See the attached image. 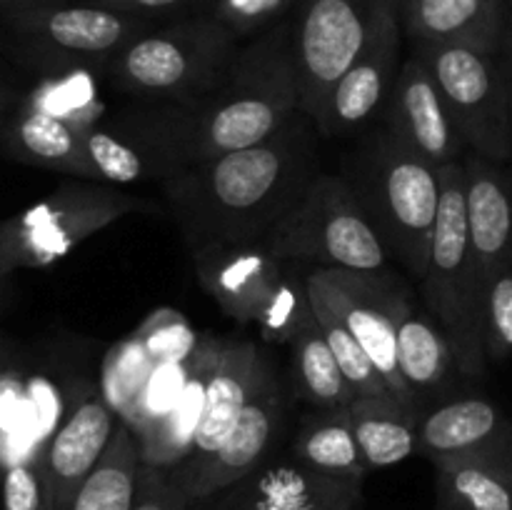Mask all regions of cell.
<instances>
[{"instance_id":"obj_1","label":"cell","mask_w":512,"mask_h":510,"mask_svg":"<svg viewBox=\"0 0 512 510\" xmlns=\"http://www.w3.org/2000/svg\"><path fill=\"white\" fill-rule=\"evenodd\" d=\"M320 133L298 113L253 148L190 165L163 180L168 213L190 253L260 243L320 173Z\"/></svg>"},{"instance_id":"obj_2","label":"cell","mask_w":512,"mask_h":510,"mask_svg":"<svg viewBox=\"0 0 512 510\" xmlns=\"http://www.w3.org/2000/svg\"><path fill=\"white\" fill-rule=\"evenodd\" d=\"M165 108L185 168L273 138L300 113L290 18L240 43L213 93Z\"/></svg>"},{"instance_id":"obj_3","label":"cell","mask_w":512,"mask_h":510,"mask_svg":"<svg viewBox=\"0 0 512 510\" xmlns=\"http://www.w3.org/2000/svg\"><path fill=\"white\" fill-rule=\"evenodd\" d=\"M340 160V175L390 258L423 278L440 210V168L393 138L383 125H368Z\"/></svg>"},{"instance_id":"obj_4","label":"cell","mask_w":512,"mask_h":510,"mask_svg":"<svg viewBox=\"0 0 512 510\" xmlns=\"http://www.w3.org/2000/svg\"><path fill=\"white\" fill-rule=\"evenodd\" d=\"M238 48L210 15H185L130 40L108 60L103 78L143 103H193L223 83Z\"/></svg>"},{"instance_id":"obj_5","label":"cell","mask_w":512,"mask_h":510,"mask_svg":"<svg viewBox=\"0 0 512 510\" xmlns=\"http://www.w3.org/2000/svg\"><path fill=\"white\" fill-rule=\"evenodd\" d=\"M440 210L430 243L428 268L420 278L423 300L430 318L438 323L453 350L455 365L463 375L485 373L488 355L483 338L485 283L475 265L465 215L463 163L440 168Z\"/></svg>"},{"instance_id":"obj_6","label":"cell","mask_w":512,"mask_h":510,"mask_svg":"<svg viewBox=\"0 0 512 510\" xmlns=\"http://www.w3.org/2000/svg\"><path fill=\"white\" fill-rule=\"evenodd\" d=\"M260 245L280 260L380 273L388 250L340 173H318Z\"/></svg>"},{"instance_id":"obj_7","label":"cell","mask_w":512,"mask_h":510,"mask_svg":"<svg viewBox=\"0 0 512 510\" xmlns=\"http://www.w3.org/2000/svg\"><path fill=\"white\" fill-rule=\"evenodd\" d=\"M133 213H155V205L120 185H60L23 213L0 220V280L15 270L58 263L90 235Z\"/></svg>"},{"instance_id":"obj_8","label":"cell","mask_w":512,"mask_h":510,"mask_svg":"<svg viewBox=\"0 0 512 510\" xmlns=\"http://www.w3.org/2000/svg\"><path fill=\"white\" fill-rule=\"evenodd\" d=\"M3 20L20 53L48 70V75L70 68H93L103 73L108 60L130 40L155 28V20L105 5H63L55 0L8 10Z\"/></svg>"},{"instance_id":"obj_9","label":"cell","mask_w":512,"mask_h":510,"mask_svg":"<svg viewBox=\"0 0 512 510\" xmlns=\"http://www.w3.org/2000/svg\"><path fill=\"white\" fill-rule=\"evenodd\" d=\"M410 53L438 83L468 150L500 165L512 160V98L495 53L470 45H413Z\"/></svg>"},{"instance_id":"obj_10","label":"cell","mask_w":512,"mask_h":510,"mask_svg":"<svg viewBox=\"0 0 512 510\" xmlns=\"http://www.w3.org/2000/svg\"><path fill=\"white\" fill-rule=\"evenodd\" d=\"M388 0H298L293 50L300 75V113L318 118L340 75L368 43Z\"/></svg>"},{"instance_id":"obj_11","label":"cell","mask_w":512,"mask_h":510,"mask_svg":"<svg viewBox=\"0 0 512 510\" xmlns=\"http://www.w3.org/2000/svg\"><path fill=\"white\" fill-rule=\"evenodd\" d=\"M308 295L323 300L358 338L368 358L383 375L390 393L408 408L418 410V398L408 390L398 365L395 335V290L378 280V273L343 268H313L305 275Z\"/></svg>"},{"instance_id":"obj_12","label":"cell","mask_w":512,"mask_h":510,"mask_svg":"<svg viewBox=\"0 0 512 510\" xmlns=\"http://www.w3.org/2000/svg\"><path fill=\"white\" fill-rule=\"evenodd\" d=\"M403 38L395 0H388L365 48L340 75L325 98L318 118L313 120L320 138H348L368 128L383 113L400 65H403L400 60Z\"/></svg>"},{"instance_id":"obj_13","label":"cell","mask_w":512,"mask_h":510,"mask_svg":"<svg viewBox=\"0 0 512 510\" xmlns=\"http://www.w3.org/2000/svg\"><path fill=\"white\" fill-rule=\"evenodd\" d=\"M380 125L435 168L458 163L468 153L438 83L413 53L400 65L388 103L380 113Z\"/></svg>"},{"instance_id":"obj_14","label":"cell","mask_w":512,"mask_h":510,"mask_svg":"<svg viewBox=\"0 0 512 510\" xmlns=\"http://www.w3.org/2000/svg\"><path fill=\"white\" fill-rule=\"evenodd\" d=\"M263 365L265 355L250 340H223L220 343L218 360H215L208 388H205L203 410H200L193 443H190L188 455L170 470L180 488H185L215 458L225 438L233 433Z\"/></svg>"},{"instance_id":"obj_15","label":"cell","mask_w":512,"mask_h":510,"mask_svg":"<svg viewBox=\"0 0 512 510\" xmlns=\"http://www.w3.org/2000/svg\"><path fill=\"white\" fill-rule=\"evenodd\" d=\"M193 258L205 293L238 323L258 325L290 278L285 260L260 243L215 245L198 250Z\"/></svg>"},{"instance_id":"obj_16","label":"cell","mask_w":512,"mask_h":510,"mask_svg":"<svg viewBox=\"0 0 512 510\" xmlns=\"http://www.w3.org/2000/svg\"><path fill=\"white\" fill-rule=\"evenodd\" d=\"M280 418H283V388L273 365L265 360L233 433L225 438L215 458L185 488H180L190 503L198 505L213 495L225 493L258 470L278 433Z\"/></svg>"},{"instance_id":"obj_17","label":"cell","mask_w":512,"mask_h":510,"mask_svg":"<svg viewBox=\"0 0 512 510\" xmlns=\"http://www.w3.org/2000/svg\"><path fill=\"white\" fill-rule=\"evenodd\" d=\"M120 423L123 420L100 390L73 405L38 455L48 488V510H68L70 500L108 450Z\"/></svg>"},{"instance_id":"obj_18","label":"cell","mask_w":512,"mask_h":510,"mask_svg":"<svg viewBox=\"0 0 512 510\" xmlns=\"http://www.w3.org/2000/svg\"><path fill=\"white\" fill-rule=\"evenodd\" d=\"M418 455L433 465L468 458H512V420L493 400H445L418 418Z\"/></svg>"},{"instance_id":"obj_19","label":"cell","mask_w":512,"mask_h":510,"mask_svg":"<svg viewBox=\"0 0 512 510\" xmlns=\"http://www.w3.org/2000/svg\"><path fill=\"white\" fill-rule=\"evenodd\" d=\"M220 510H358L360 480L318 473L298 460L258 468L235 483Z\"/></svg>"},{"instance_id":"obj_20","label":"cell","mask_w":512,"mask_h":510,"mask_svg":"<svg viewBox=\"0 0 512 510\" xmlns=\"http://www.w3.org/2000/svg\"><path fill=\"white\" fill-rule=\"evenodd\" d=\"M465 215L475 265L483 283L512 265V175L483 155H463Z\"/></svg>"},{"instance_id":"obj_21","label":"cell","mask_w":512,"mask_h":510,"mask_svg":"<svg viewBox=\"0 0 512 510\" xmlns=\"http://www.w3.org/2000/svg\"><path fill=\"white\" fill-rule=\"evenodd\" d=\"M400 30L413 45H470L498 53L508 23L505 0H395Z\"/></svg>"},{"instance_id":"obj_22","label":"cell","mask_w":512,"mask_h":510,"mask_svg":"<svg viewBox=\"0 0 512 510\" xmlns=\"http://www.w3.org/2000/svg\"><path fill=\"white\" fill-rule=\"evenodd\" d=\"M0 145L18 163L93 180L83 130L43 110L28 105L13 110L0 133Z\"/></svg>"},{"instance_id":"obj_23","label":"cell","mask_w":512,"mask_h":510,"mask_svg":"<svg viewBox=\"0 0 512 510\" xmlns=\"http://www.w3.org/2000/svg\"><path fill=\"white\" fill-rule=\"evenodd\" d=\"M220 343L223 340L200 335L198 358H195L193 370H190L188 380H185L183 390L178 393L173 408L163 418L155 420L145 433L135 438L140 448V460L145 465L173 470L188 455L195 428H198L200 410H203L208 378L213 373L215 360H218Z\"/></svg>"},{"instance_id":"obj_24","label":"cell","mask_w":512,"mask_h":510,"mask_svg":"<svg viewBox=\"0 0 512 510\" xmlns=\"http://www.w3.org/2000/svg\"><path fill=\"white\" fill-rule=\"evenodd\" d=\"M395 335H398V365L405 385L418 398L445 385L450 365H455L448 338L433 318L420 313L413 295L395 290Z\"/></svg>"},{"instance_id":"obj_25","label":"cell","mask_w":512,"mask_h":510,"mask_svg":"<svg viewBox=\"0 0 512 510\" xmlns=\"http://www.w3.org/2000/svg\"><path fill=\"white\" fill-rule=\"evenodd\" d=\"M368 470L390 468L418 453V410L395 395H355L348 405Z\"/></svg>"},{"instance_id":"obj_26","label":"cell","mask_w":512,"mask_h":510,"mask_svg":"<svg viewBox=\"0 0 512 510\" xmlns=\"http://www.w3.org/2000/svg\"><path fill=\"white\" fill-rule=\"evenodd\" d=\"M290 458L335 478L363 483L368 475L348 405L318 408L305 415L290 448Z\"/></svg>"},{"instance_id":"obj_27","label":"cell","mask_w":512,"mask_h":510,"mask_svg":"<svg viewBox=\"0 0 512 510\" xmlns=\"http://www.w3.org/2000/svg\"><path fill=\"white\" fill-rule=\"evenodd\" d=\"M435 510H512V458L435 465Z\"/></svg>"},{"instance_id":"obj_28","label":"cell","mask_w":512,"mask_h":510,"mask_svg":"<svg viewBox=\"0 0 512 510\" xmlns=\"http://www.w3.org/2000/svg\"><path fill=\"white\" fill-rule=\"evenodd\" d=\"M140 448L133 430L118 425L108 450L85 478L68 510H133L140 478Z\"/></svg>"},{"instance_id":"obj_29","label":"cell","mask_w":512,"mask_h":510,"mask_svg":"<svg viewBox=\"0 0 512 510\" xmlns=\"http://www.w3.org/2000/svg\"><path fill=\"white\" fill-rule=\"evenodd\" d=\"M100 75L103 73L93 68H70L63 73H53L25 95L23 105L55 115L85 133L103 123L108 113L100 95Z\"/></svg>"},{"instance_id":"obj_30","label":"cell","mask_w":512,"mask_h":510,"mask_svg":"<svg viewBox=\"0 0 512 510\" xmlns=\"http://www.w3.org/2000/svg\"><path fill=\"white\" fill-rule=\"evenodd\" d=\"M290 353L295 363V378H298L300 390L315 408H338V405H350L355 398L353 388L345 380L318 320L300 330L290 340Z\"/></svg>"},{"instance_id":"obj_31","label":"cell","mask_w":512,"mask_h":510,"mask_svg":"<svg viewBox=\"0 0 512 510\" xmlns=\"http://www.w3.org/2000/svg\"><path fill=\"white\" fill-rule=\"evenodd\" d=\"M85 153L93 168V180L98 183L128 185L150 178L158 180L153 163L128 138L105 123L85 130Z\"/></svg>"},{"instance_id":"obj_32","label":"cell","mask_w":512,"mask_h":510,"mask_svg":"<svg viewBox=\"0 0 512 510\" xmlns=\"http://www.w3.org/2000/svg\"><path fill=\"white\" fill-rule=\"evenodd\" d=\"M310 305H313L315 320H318L320 330H323L325 340H328L330 350H333L335 360H338L340 370H343L345 380L350 383L355 395H385L390 393L388 385H385L383 375L378 373V368L373 365V360L368 358V353L363 350V345L358 343L353 333L348 330V325L323 303V300L313 298L310 295ZM393 395V393H390Z\"/></svg>"},{"instance_id":"obj_33","label":"cell","mask_w":512,"mask_h":510,"mask_svg":"<svg viewBox=\"0 0 512 510\" xmlns=\"http://www.w3.org/2000/svg\"><path fill=\"white\" fill-rule=\"evenodd\" d=\"M295 5L298 0H210L203 13L243 43L288 20Z\"/></svg>"},{"instance_id":"obj_34","label":"cell","mask_w":512,"mask_h":510,"mask_svg":"<svg viewBox=\"0 0 512 510\" xmlns=\"http://www.w3.org/2000/svg\"><path fill=\"white\" fill-rule=\"evenodd\" d=\"M483 338L488 360L512 355V265L498 270L485 283Z\"/></svg>"},{"instance_id":"obj_35","label":"cell","mask_w":512,"mask_h":510,"mask_svg":"<svg viewBox=\"0 0 512 510\" xmlns=\"http://www.w3.org/2000/svg\"><path fill=\"white\" fill-rule=\"evenodd\" d=\"M0 493L3 510H48V488L38 455L10 463L3 470Z\"/></svg>"},{"instance_id":"obj_36","label":"cell","mask_w":512,"mask_h":510,"mask_svg":"<svg viewBox=\"0 0 512 510\" xmlns=\"http://www.w3.org/2000/svg\"><path fill=\"white\" fill-rule=\"evenodd\" d=\"M193 505L195 503H190L168 468L140 465L138 495H135L133 510H190Z\"/></svg>"},{"instance_id":"obj_37","label":"cell","mask_w":512,"mask_h":510,"mask_svg":"<svg viewBox=\"0 0 512 510\" xmlns=\"http://www.w3.org/2000/svg\"><path fill=\"white\" fill-rule=\"evenodd\" d=\"M95 5L120 10V13L138 15V18H168V15H198L210 0H90Z\"/></svg>"},{"instance_id":"obj_38","label":"cell","mask_w":512,"mask_h":510,"mask_svg":"<svg viewBox=\"0 0 512 510\" xmlns=\"http://www.w3.org/2000/svg\"><path fill=\"white\" fill-rule=\"evenodd\" d=\"M495 58H498L500 70H503L505 85H508L510 98H512V8H508V23H505L503 40H500V48H498V53H495Z\"/></svg>"},{"instance_id":"obj_39","label":"cell","mask_w":512,"mask_h":510,"mask_svg":"<svg viewBox=\"0 0 512 510\" xmlns=\"http://www.w3.org/2000/svg\"><path fill=\"white\" fill-rule=\"evenodd\" d=\"M23 100L25 95H20V90L15 88V85L8 80V75L0 70V110L13 113V110H18L20 105H23Z\"/></svg>"},{"instance_id":"obj_40","label":"cell","mask_w":512,"mask_h":510,"mask_svg":"<svg viewBox=\"0 0 512 510\" xmlns=\"http://www.w3.org/2000/svg\"><path fill=\"white\" fill-rule=\"evenodd\" d=\"M38 3H50V0H0V10L8 13V10L28 8V5H38Z\"/></svg>"},{"instance_id":"obj_41","label":"cell","mask_w":512,"mask_h":510,"mask_svg":"<svg viewBox=\"0 0 512 510\" xmlns=\"http://www.w3.org/2000/svg\"><path fill=\"white\" fill-rule=\"evenodd\" d=\"M8 110H0V133H3V128H5V120H8Z\"/></svg>"},{"instance_id":"obj_42","label":"cell","mask_w":512,"mask_h":510,"mask_svg":"<svg viewBox=\"0 0 512 510\" xmlns=\"http://www.w3.org/2000/svg\"><path fill=\"white\" fill-rule=\"evenodd\" d=\"M505 3H508V8H512V0H505Z\"/></svg>"},{"instance_id":"obj_43","label":"cell","mask_w":512,"mask_h":510,"mask_svg":"<svg viewBox=\"0 0 512 510\" xmlns=\"http://www.w3.org/2000/svg\"><path fill=\"white\" fill-rule=\"evenodd\" d=\"M510 175H512V170H510Z\"/></svg>"}]
</instances>
